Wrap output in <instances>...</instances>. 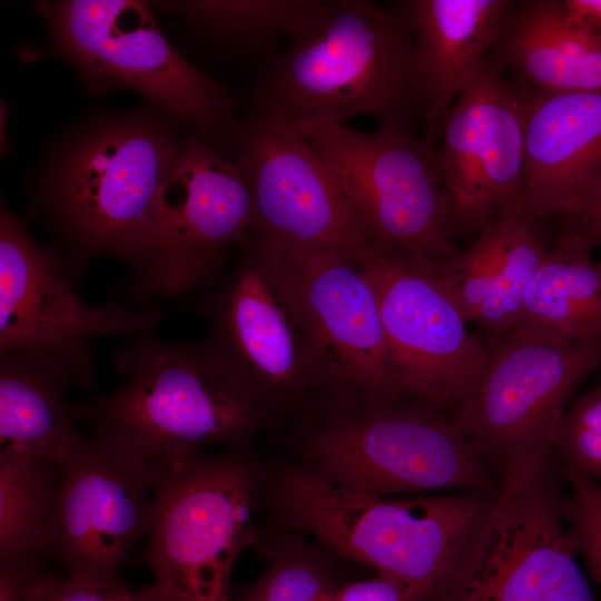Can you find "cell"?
<instances>
[{
    "instance_id": "1",
    "label": "cell",
    "mask_w": 601,
    "mask_h": 601,
    "mask_svg": "<svg viewBox=\"0 0 601 601\" xmlns=\"http://www.w3.org/2000/svg\"><path fill=\"white\" fill-rule=\"evenodd\" d=\"M181 124L147 101L89 115L50 139L28 183V214L53 236L73 283L99 256L121 259L132 276L142 269L161 183L186 140Z\"/></svg>"
},
{
    "instance_id": "2",
    "label": "cell",
    "mask_w": 601,
    "mask_h": 601,
    "mask_svg": "<svg viewBox=\"0 0 601 601\" xmlns=\"http://www.w3.org/2000/svg\"><path fill=\"white\" fill-rule=\"evenodd\" d=\"M496 492L370 496L297 462L277 472L273 501L290 531L373 568L414 601H447L477 559Z\"/></svg>"
},
{
    "instance_id": "3",
    "label": "cell",
    "mask_w": 601,
    "mask_h": 601,
    "mask_svg": "<svg viewBox=\"0 0 601 601\" xmlns=\"http://www.w3.org/2000/svg\"><path fill=\"white\" fill-rule=\"evenodd\" d=\"M253 97L255 115L283 124L368 116L413 134L426 101L405 2L323 1Z\"/></svg>"
},
{
    "instance_id": "4",
    "label": "cell",
    "mask_w": 601,
    "mask_h": 601,
    "mask_svg": "<svg viewBox=\"0 0 601 601\" xmlns=\"http://www.w3.org/2000/svg\"><path fill=\"white\" fill-rule=\"evenodd\" d=\"M112 359L125 382L70 411L92 437L144 469L245 443L272 424L205 342L146 332L129 336Z\"/></svg>"
},
{
    "instance_id": "5",
    "label": "cell",
    "mask_w": 601,
    "mask_h": 601,
    "mask_svg": "<svg viewBox=\"0 0 601 601\" xmlns=\"http://www.w3.org/2000/svg\"><path fill=\"white\" fill-rule=\"evenodd\" d=\"M242 444L145 469L155 515L140 561L156 601H231L235 563L258 543L264 480Z\"/></svg>"
},
{
    "instance_id": "6",
    "label": "cell",
    "mask_w": 601,
    "mask_h": 601,
    "mask_svg": "<svg viewBox=\"0 0 601 601\" xmlns=\"http://www.w3.org/2000/svg\"><path fill=\"white\" fill-rule=\"evenodd\" d=\"M48 50L63 58L96 95L129 89L231 154L236 101L191 66L161 32L151 4L137 0L38 1Z\"/></svg>"
},
{
    "instance_id": "7",
    "label": "cell",
    "mask_w": 601,
    "mask_h": 601,
    "mask_svg": "<svg viewBox=\"0 0 601 601\" xmlns=\"http://www.w3.org/2000/svg\"><path fill=\"white\" fill-rule=\"evenodd\" d=\"M252 240L303 326L327 408L383 410L407 398L358 258L256 234Z\"/></svg>"
},
{
    "instance_id": "8",
    "label": "cell",
    "mask_w": 601,
    "mask_h": 601,
    "mask_svg": "<svg viewBox=\"0 0 601 601\" xmlns=\"http://www.w3.org/2000/svg\"><path fill=\"white\" fill-rule=\"evenodd\" d=\"M299 449L303 463L370 496L499 487L487 461L451 416L412 398L383 410H327L303 432Z\"/></svg>"
},
{
    "instance_id": "9",
    "label": "cell",
    "mask_w": 601,
    "mask_h": 601,
    "mask_svg": "<svg viewBox=\"0 0 601 601\" xmlns=\"http://www.w3.org/2000/svg\"><path fill=\"white\" fill-rule=\"evenodd\" d=\"M285 125L298 130L332 170L371 248L437 274L459 254L434 146L413 134L383 128L370 134L338 121Z\"/></svg>"
},
{
    "instance_id": "10",
    "label": "cell",
    "mask_w": 601,
    "mask_h": 601,
    "mask_svg": "<svg viewBox=\"0 0 601 601\" xmlns=\"http://www.w3.org/2000/svg\"><path fill=\"white\" fill-rule=\"evenodd\" d=\"M53 245L41 246L22 220L1 201L0 353L50 356L69 372L73 385L92 391L97 338L152 332L162 321L155 300L85 303L73 288Z\"/></svg>"
},
{
    "instance_id": "11",
    "label": "cell",
    "mask_w": 601,
    "mask_h": 601,
    "mask_svg": "<svg viewBox=\"0 0 601 601\" xmlns=\"http://www.w3.org/2000/svg\"><path fill=\"white\" fill-rule=\"evenodd\" d=\"M499 480L477 559L447 601H601L566 532L563 466L553 449L509 466Z\"/></svg>"
},
{
    "instance_id": "12",
    "label": "cell",
    "mask_w": 601,
    "mask_h": 601,
    "mask_svg": "<svg viewBox=\"0 0 601 601\" xmlns=\"http://www.w3.org/2000/svg\"><path fill=\"white\" fill-rule=\"evenodd\" d=\"M253 227L252 197L235 156L193 130L161 183L150 255L124 299L179 298L199 288L223 252Z\"/></svg>"
},
{
    "instance_id": "13",
    "label": "cell",
    "mask_w": 601,
    "mask_h": 601,
    "mask_svg": "<svg viewBox=\"0 0 601 601\" xmlns=\"http://www.w3.org/2000/svg\"><path fill=\"white\" fill-rule=\"evenodd\" d=\"M600 364L601 339L554 343L511 331L489 347L482 375L451 418L501 475L552 447L572 395Z\"/></svg>"
},
{
    "instance_id": "14",
    "label": "cell",
    "mask_w": 601,
    "mask_h": 601,
    "mask_svg": "<svg viewBox=\"0 0 601 601\" xmlns=\"http://www.w3.org/2000/svg\"><path fill=\"white\" fill-rule=\"evenodd\" d=\"M228 278L201 300L206 345L272 421L326 397L311 345L252 238Z\"/></svg>"
},
{
    "instance_id": "15",
    "label": "cell",
    "mask_w": 601,
    "mask_h": 601,
    "mask_svg": "<svg viewBox=\"0 0 601 601\" xmlns=\"http://www.w3.org/2000/svg\"><path fill=\"white\" fill-rule=\"evenodd\" d=\"M357 258L373 283L407 398L453 411L482 375L489 346L469 332L439 274L371 247Z\"/></svg>"
},
{
    "instance_id": "16",
    "label": "cell",
    "mask_w": 601,
    "mask_h": 601,
    "mask_svg": "<svg viewBox=\"0 0 601 601\" xmlns=\"http://www.w3.org/2000/svg\"><path fill=\"white\" fill-rule=\"evenodd\" d=\"M233 155L252 197L250 233L356 257L370 248L368 235L337 179L298 130L254 114L240 120Z\"/></svg>"
},
{
    "instance_id": "17",
    "label": "cell",
    "mask_w": 601,
    "mask_h": 601,
    "mask_svg": "<svg viewBox=\"0 0 601 601\" xmlns=\"http://www.w3.org/2000/svg\"><path fill=\"white\" fill-rule=\"evenodd\" d=\"M61 484L41 555L66 577L112 584L154 524L146 471L91 435L60 464Z\"/></svg>"
},
{
    "instance_id": "18",
    "label": "cell",
    "mask_w": 601,
    "mask_h": 601,
    "mask_svg": "<svg viewBox=\"0 0 601 601\" xmlns=\"http://www.w3.org/2000/svg\"><path fill=\"white\" fill-rule=\"evenodd\" d=\"M525 93L487 56L449 109L440 140L443 191L454 237L477 234L523 200Z\"/></svg>"
},
{
    "instance_id": "19",
    "label": "cell",
    "mask_w": 601,
    "mask_h": 601,
    "mask_svg": "<svg viewBox=\"0 0 601 601\" xmlns=\"http://www.w3.org/2000/svg\"><path fill=\"white\" fill-rule=\"evenodd\" d=\"M525 93L522 204L535 218L560 210L601 175V90Z\"/></svg>"
},
{
    "instance_id": "20",
    "label": "cell",
    "mask_w": 601,
    "mask_h": 601,
    "mask_svg": "<svg viewBox=\"0 0 601 601\" xmlns=\"http://www.w3.org/2000/svg\"><path fill=\"white\" fill-rule=\"evenodd\" d=\"M522 203L499 210L440 275L466 322L497 336L512 331L549 247Z\"/></svg>"
},
{
    "instance_id": "21",
    "label": "cell",
    "mask_w": 601,
    "mask_h": 601,
    "mask_svg": "<svg viewBox=\"0 0 601 601\" xmlns=\"http://www.w3.org/2000/svg\"><path fill=\"white\" fill-rule=\"evenodd\" d=\"M413 29L426 114L423 140L441 138L445 116L493 48L516 1L404 0Z\"/></svg>"
},
{
    "instance_id": "22",
    "label": "cell",
    "mask_w": 601,
    "mask_h": 601,
    "mask_svg": "<svg viewBox=\"0 0 601 601\" xmlns=\"http://www.w3.org/2000/svg\"><path fill=\"white\" fill-rule=\"evenodd\" d=\"M492 49L528 89L601 90V32L572 18L563 0L516 1Z\"/></svg>"
},
{
    "instance_id": "23",
    "label": "cell",
    "mask_w": 601,
    "mask_h": 601,
    "mask_svg": "<svg viewBox=\"0 0 601 601\" xmlns=\"http://www.w3.org/2000/svg\"><path fill=\"white\" fill-rule=\"evenodd\" d=\"M73 385L57 359L37 353H0V459L61 464L81 443L66 400Z\"/></svg>"
},
{
    "instance_id": "24",
    "label": "cell",
    "mask_w": 601,
    "mask_h": 601,
    "mask_svg": "<svg viewBox=\"0 0 601 601\" xmlns=\"http://www.w3.org/2000/svg\"><path fill=\"white\" fill-rule=\"evenodd\" d=\"M512 331L554 343L601 339V264L569 219L535 273Z\"/></svg>"
},
{
    "instance_id": "25",
    "label": "cell",
    "mask_w": 601,
    "mask_h": 601,
    "mask_svg": "<svg viewBox=\"0 0 601 601\" xmlns=\"http://www.w3.org/2000/svg\"><path fill=\"white\" fill-rule=\"evenodd\" d=\"M61 475L51 461L0 459V566L42 558Z\"/></svg>"
},
{
    "instance_id": "26",
    "label": "cell",
    "mask_w": 601,
    "mask_h": 601,
    "mask_svg": "<svg viewBox=\"0 0 601 601\" xmlns=\"http://www.w3.org/2000/svg\"><path fill=\"white\" fill-rule=\"evenodd\" d=\"M322 0H193L157 2L195 27L229 43H247L276 35L290 38L315 17Z\"/></svg>"
},
{
    "instance_id": "27",
    "label": "cell",
    "mask_w": 601,
    "mask_h": 601,
    "mask_svg": "<svg viewBox=\"0 0 601 601\" xmlns=\"http://www.w3.org/2000/svg\"><path fill=\"white\" fill-rule=\"evenodd\" d=\"M289 533L265 549L264 571L233 592L231 601H321L338 583L325 554L309 544L304 534Z\"/></svg>"
},
{
    "instance_id": "28",
    "label": "cell",
    "mask_w": 601,
    "mask_h": 601,
    "mask_svg": "<svg viewBox=\"0 0 601 601\" xmlns=\"http://www.w3.org/2000/svg\"><path fill=\"white\" fill-rule=\"evenodd\" d=\"M551 445L563 467L601 484V384L570 403Z\"/></svg>"
},
{
    "instance_id": "29",
    "label": "cell",
    "mask_w": 601,
    "mask_h": 601,
    "mask_svg": "<svg viewBox=\"0 0 601 601\" xmlns=\"http://www.w3.org/2000/svg\"><path fill=\"white\" fill-rule=\"evenodd\" d=\"M563 466V465H562ZM562 516L575 554L601 591V484L563 467Z\"/></svg>"
},
{
    "instance_id": "30",
    "label": "cell",
    "mask_w": 601,
    "mask_h": 601,
    "mask_svg": "<svg viewBox=\"0 0 601 601\" xmlns=\"http://www.w3.org/2000/svg\"><path fill=\"white\" fill-rule=\"evenodd\" d=\"M126 587L90 583L45 573L41 569L30 583L26 601H120Z\"/></svg>"
},
{
    "instance_id": "31",
    "label": "cell",
    "mask_w": 601,
    "mask_h": 601,
    "mask_svg": "<svg viewBox=\"0 0 601 601\" xmlns=\"http://www.w3.org/2000/svg\"><path fill=\"white\" fill-rule=\"evenodd\" d=\"M580 230L584 239L599 252L601 264V175L559 213Z\"/></svg>"
},
{
    "instance_id": "32",
    "label": "cell",
    "mask_w": 601,
    "mask_h": 601,
    "mask_svg": "<svg viewBox=\"0 0 601 601\" xmlns=\"http://www.w3.org/2000/svg\"><path fill=\"white\" fill-rule=\"evenodd\" d=\"M321 601H414L396 582L380 574L361 581L336 583Z\"/></svg>"
},
{
    "instance_id": "33",
    "label": "cell",
    "mask_w": 601,
    "mask_h": 601,
    "mask_svg": "<svg viewBox=\"0 0 601 601\" xmlns=\"http://www.w3.org/2000/svg\"><path fill=\"white\" fill-rule=\"evenodd\" d=\"M40 559L0 566V601H26Z\"/></svg>"
},
{
    "instance_id": "34",
    "label": "cell",
    "mask_w": 601,
    "mask_h": 601,
    "mask_svg": "<svg viewBox=\"0 0 601 601\" xmlns=\"http://www.w3.org/2000/svg\"><path fill=\"white\" fill-rule=\"evenodd\" d=\"M569 14L601 32V0H563Z\"/></svg>"
},
{
    "instance_id": "35",
    "label": "cell",
    "mask_w": 601,
    "mask_h": 601,
    "mask_svg": "<svg viewBox=\"0 0 601 601\" xmlns=\"http://www.w3.org/2000/svg\"><path fill=\"white\" fill-rule=\"evenodd\" d=\"M120 601H156V599L150 594L147 588L134 591L126 587Z\"/></svg>"
}]
</instances>
